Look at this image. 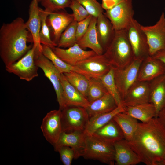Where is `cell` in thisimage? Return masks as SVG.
<instances>
[{
    "label": "cell",
    "mask_w": 165,
    "mask_h": 165,
    "mask_svg": "<svg viewBox=\"0 0 165 165\" xmlns=\"http://www.w3.org/2000/svg\"><path fill=\"white\" fill-rule=\"evenodd\" d=\"M127 143L146 165H163L165 158V129L157 117L138 123Z\"/></svg>",
    "instance_id": "cell-1"
},
{
    "label": "cell",
    "mask_w": 165,
    "mask_h": 165,
    "mask_svg": "<svg viewBox=\"0 0 165 165\" xmlns=\"http://www.w3.org/2000/svg\"><path fill=\"white\" fill-rule=\"evenodd\" d=\"M31 36L21 17L3 23L0 29V56L6 66L17 61L32 47L27 44L33 42Z\"/></svg>",
    "instance_id": "cell-2"
},
{
    "label": "cell",
    "mask_w": 165,
    "mask_h": 165,
    "mask_svg": "<svg viewBox=\"0 0 165 165\" xmlns=\"http://www.w3.org/2000/svg\"><path fill=\"white\" fill-rule=\"evenodd\" d=\"M104 53L113 68H123L132 62L134 56L125 29L115 31Z\"/></svg>",
    "instance_id": "cell-3"
},
{
    "label": "cell",
    "mask_w": 165,
    "mask_h": 165,
    "mask_svg": "<svg viewBox=\"0 0 165 165\" xmlns=\"http://www.w3.org/2000/svg\"><path fill=\"white\" fill-rule=\"evenodd\" d=\"M113 144L93 135H86V146L82 157L86 159L97 160L107 164L114 165L115 152Z\"/></svg>",
    "instance_id": "cell-4"
},
{
    "label": "cell",
    "mask_w": 165,
    "mask_h": 165,
    "mask_svg": "<svg viewBox=\"0 0 165 165\" xmlns=\"http://www.w3.org/2000/svg\"><path fill=\"white\" fill-rule=\"evenodd\" d=\"M61 110L62 132H84L90 119L85 108L68 105Z\"/></svg>",
    "instance_id": "cell-5"
},
{
    "label": "cell",
    "mask_w": 165,
    "mask_h": 165,
    "mask_svg": "<svg viewBox=\"0 0 165 165\" xmlns=\"http://www.w3.org/2000/svg\"><path fill=\"white\" fill-rule=\"evenodd\" d=\"M41 50L36 47L34 57L35 63L42 70L45 75L52 84L56 94L59 109L62 110L65 107V105L60 79L61 73L51 61L43 54Z\"/></svg>",
    "instance_id": "cell-6"
},
{
    "label": "cell",
    "mask_w": 165,
    "mask_h": 165,
    "mask_svg": "<svg viewBox=\"0 0 165 165\" xmlns=\"http://www.w3.org/2000/svg\"><path fill=\"white\" fill-rule=\"evenodd\" d=\"M36 47L33 45L26 53L18 61L6 66V70L27 82L38 77V67L36 64L34 59Z\"/></svg>",
    "instance_id": "cell-7"
},
{
    "label": "cell",
    "mask_w": 165,
    "mask_h": 165,
    "mask_svg": "<svg viewBox=\"0 0 165 165\" xmlns=\"http://www.w3.org/2000/svg\"><path fill=\"white\" fill-rule=\"evenodd\" d=\"M143 60L134 59L123 68H113L116 85L122 100L130 87L137 81L138 73Z\"/></svg>",
    "instance_id": "cell-8"
},
{
    "label": "cell",
    "mask_w": 165,
    "mask_h": 165,
    "mask_svg": "<svg viewBox=\"0 0 165 165\" xmlns=\"http://www.w3.org/2000/svg\"><path fill=\"white\" fill-rule=\"evenodd\" d=\"M125 29L133 50L134 59L143 60L149 55L147 37L138 22L134 18Z\"/></svg>",
    "instance_id": "cell-9"
},
{
    "label": "cell",
    "mask_w": 165,
    "mask_h": 165,
    "mask_svg": "<svg viewBox=\"0 0 165 165\" xmlns=\"http://www.w3.org/2000/svg\"><path fill=\"white\" fill-rule=\"evenodd\" d=\"M75 66L87 77L100 79L112 68L104 53L91 56L78 62Z\"/></svg>",
    "instance_id": "cell-10"
},
{
    "label": "cell",
    "mask_w": 165,
    "mask_h": 165,
    "mask_svg": "<svg viewBox=\"0 0 165 165\" xmlns=\"http://www.w3.org/2000/svg\"><path fill=\"white\" fill-rule=\"evenodd\" d=\"M104 13L115 31L125 29L134 19L132 0H124Z\"/></svg>",
    "instance_id": "cell-11"
},
{
    "label": "cell",
    "mask_w": 165,
    "mask_h": 165,
    "mask_svg": "<svg viewBox=\"0 0 165 165\" xmlns=\"http://www.w3.org/2000/svg\"><path fill=\"white\" fill-rule=\"evenodd\" d=\"M141 28L147 39L149 55L152 56L165 47V15L163 12L159 19L152 26H144Z\"/></svg>",
    "instance_id": "cell-12"
},
{
    "label": "cell",
    "mask_w": 165,
    "mask_h": 165,
    "mask_svg": "<svg viewBox=\"0 0 165 165\" xmlns=\"http://www.w3.org/2000/svg\"><path fill=\"white\" fill-rule=\"evenodd\" d=\"M41 129L46 140L53 146L62 132L61 110H52L42 120Z\"/></svg>",
    "instance_id": "cell-13"
},
{
    "label": "cell",
    "mask_w": 165,
    "mask_h": 165,
    "mask_svg": "<svg viewBox=\"0 0 165 165\" xmlns=\"http://www.w3.org/2000/svg\"><path fill=\"white\" fill-rule=\"evenodd\" d=\"M73 20L72 14L64 10L49 13L46 22L50 30L52 40L57 45L62 33Z\"/></svg>",
    "instance_id": "cell-14"
},
{
    "label": "cell",
    "mask_w": 165,
    "mask_h": 165,
    "mask_svg": "<svg viewBox=\"0 0 165 165\" xmlns=\"http://www.w3.org/2000/svg\"><path fill=\"white\" fill-rule=\"evenodd\" d=\"M149 82L136 81L128 90L122 100L123 107L149 102Z\"/></svg>",
    "instance_id": "cell-15"
},
{
    "label": "cell",
    "mask_w": 165,
    "mask_h": 165,
    "mask_svg": "<svg viewBox=\"0 0 165 165\" xmlns=\"http://www.w3.org/2000/svg\"><path fill=\"white\" fill-rule=\"evenodd\" d=\"M165 74V64L160 60L148 56L143 61L137 81L149 82Z\"/></svg>",
    "instance_id": "cell-16"
},
{
    "label": "cell",
    "mask_w": 165,
    "mask_h": 165,
    "mask_svg": "<svg viewBox=\"0 0 165 165\" xmlns=\"http://www.w3.org/2000/svg\"><path fill=\"white\" fill-rule=\"evenodd\" d=\"M61 146H67L72 148L75 152L74 159L82 156L86 146V135L84 132H62L54 147L55 148Z\"/></svg>",
    "instance_id": "cell-17"
},
{
    "label": "cell",
    "mask_w": 165,
    "mask_h": 165,
    "mask_svg": "<svg viewBox=\"0 0 165 165\" xmlns=\"http://www.w3.org/2000/svg\"><path fill=\"white\" fill-rule=\"evenodd\" d=\"M52 50L54 53L63 61L73 66L79 62L96 54L92 50H86L76 43L67 48L55 47Z\"/></svg>",
    "instance_id": "cell-18"
},
{
    "label": "cell",
    "mask_w": 165,
    "mask_h": 165,
    "mask_svg": "<svg viewBox=\"0 0 165 165\" xmlns=\"http://www.w3.org/2000/svg\"><path fill=\"white\" fill-rule=\"evenodd\" d=\"M115 162L116 165H135L141 163L140 159L124 139L114 144Z\"/></svg>",
    "instance_id": "cell-19"
},
{
    "label": "cell",
    "mask_w": 165,
    "mask_h": 165,
    "mask_svg": "<svg viewBox=\"0 0 165 165\" xmlns=\"http://www.w3.org/2000/svg\"><path fill=\"white\" fill-rule=\"evenodd\" d=\"M38 0H32L30 5L29 18L25 22V26L31 33L33 45L42 49V44L39 41V33L41 29V21L39 15L40 8Z\"/></svg>",
    "instance_id": "cell-20"
},
{
    "label": "cell",
    "mask_w": 165,
    "mask_h": 165,
    "mask_svg": "<svg viewBox=\"0 0 165 165\" xmlns=\"http://www.w3.org/2000/svg\"><path fill=\"white\" fill-rule=\"evenodd\" d=\"M60 79L65 106L73 105L87 107L90 103L87 99L68 82L64 74L61 73Z\"/></svg>",
    "instance_id": "cell-21"
},
{
    "label": "cell",
    "mask_w": 165,
    "mask_h": 165,
    "mask_svg": "<svg viewBox=\"0 0 165 165\" xmlns=\"http://www.w3.org/2000/svg\"><path fill=\"white\" fill-rule=\"evenodd\" d=\"M149 84V102L155 107L157 117L159 112L165 107V74L150 81Z\"/></svg>",
    "instance_id": "cell-22"
},
{
    "label": "cell",
    "mask_w": 165,
    "mask_h": 165,
    "mask_svg": "<svg viewBox=\"0 0 165 165\" xmlns=\"http://www.w3.org/2000/svg\"><path fill=\"white\" fill-rule=\"evenodd\" d=\"M96 30L98 41L105 52L113 38L115 31L104 13L97 17Z\"/></svg>",
    "instance_id": "cell-23"
},
{
    "label": "cell",
    "mask_w": 165,
    "mask_h": 165,
    "mask_svg": "<svg viewBox=\"0 0 165 165\" xmlns=\"http://www.w3.org/2000/svg\"><path fill=\"white\" fill-rule=\"evenodd\" d=\"M97 17L93 16L88 28L84 35L77 43L83 49L89 48L97 54H101L104 51L99 43L96 30Z\"/></svg>",
    "instance_id": "cell-24"
},
{
    "label": "cell",
    "mask_w": 165,
    "mask_h": 165,
    "mask_svg": "<svg viewBox=\"0 0 165 165\" xmlns=\"http://www.w3.org/2000/svg\"><path fill=\"white\" fill-rule=\"evenodd\" d=\"M92 135L113 144L117 141L124 139L121 128L113 119L96 131Z\"/></svg>",
    "instance_id": "cell-25"
},
{
    "label": "cell",
    "mask_w": 165,
    "mask_h": 165,
    "mask_svg": "<svg viewBox=\"0 0 165 165\" xmlns=\"http://www.w3.org/2000/svg\"><path fill=\"white\" fill-rule=\"evenodd\" d=\"M117 107L114 98L107 92L101 98L90 103L86 108L90 118L98 114L109 112Z\"/></svg>",
    "instance_id": "cell-26"
},
{
    "label": "cell",
    "mask_w": 165,
    "mask_h": 165,
    "mask_svg": "<svg viewBox=\"0 0 165 165\" xmlns=\"http://www.w3.org/2000/svg\"><path fill=\"white\" fill-rule=\"evenodd\" d=\"M123 112L142 123H146L156 117V109L154 105L150 102L133 106L123 107Z\"/></svg>",
    "instance_id": "cell-27"
},
{
    "label": "cell",
    "mask_w": 165,
    "mask_h": 165,
    "mask_svg": "<svg viewBox=\"0 0 165 165\" xmlns=\"http://www.w3.org/2000/svg\"><path fill=\"white\" fill-rule=\"evenodd\" d=\"M124 111L123 107H117L109 112L98 114L90 118L84 131L85 134L86 135H92L96 131L112 119L116 115Z\"/></svg>",
    "instance_id": "cell-28"
},
{
    "label": "cell",
    "mask_w": 165,
    "mask_h": 165,
    "mask_svg": "<svg viewBox=\"0 0 165 165\" xmlns=\"http://www.w3.org/2000/svg\"><path fill=\"white\" fill-rule=\"evenodd\" d=\"M113 119L121 128L124 139L127 141H130L138 127L139 123L138 120L123 112L117 114Z\"/></svg>",
    "instance_id": "cell-29"
},
{
    "label": "cell",
    "mask_w": 165,
    "mask_h": 165,
    "mask_svg": "<svg viewBox=\"0 0 165 165\" xmlns=\"http://www.w3.org/2000/svg\"><path fill=\"white\" fill-rule=\"evenodd\" d=\"M41 51L43 54L51 61L61 73L64 74L74 71L83 75L82 71L76 66L69 65L61 60L54 53L50 47L42 44Z\"/></svg>",
    "instance_id": "cell-30"
},
{
    "label": "cell",
    "mask_w": 165,
    "mask_h": 165,
    "mask_svg": "<svg viewBox=\"0 0 165 165\" xmlns=\"http://www.w3.org/2000/svg\"><path fill=\"white\" fill-rule=\"evenodd\" d=\"M64 74L68 82L86 98L90 78L74 71Z\"/></svg>",
    "instance_id": "cell-31"
},
{
    "label": "cell",
    "mask_w": 165,
    "mask_h": 165,
    "mask_svg": "<svg viewBox=\"0 0 165 165\" xmlns=\"http://www.w3.org/2000/svg\"><path fill=\"white\" fill-rule=\"evenodd\" d=\"M49 13L44 9L40 8L41 26L39 33V41L41 44L47 46L52 49L57 45L52 40L50 30L46 23V19Z\"/></svg>",
    "instance_id": "cell-32"
},
{
    "label": "cell",
    "mask_w": 165,
    "mask_h": 165,
    "mask_svg": "<svg viewBox=\"0 0 165 165\" xmlns=\"http://www.w3.org/2000/svg\"><path fill=\"white\" fill-rule=\"evenodd\" d=\"M100 79L107 92L115 100L117 106L123 107L122 100L114 79L113 68H112L108 72Z\"/></svg>",
    "instance_id": "cell-33"
},
{
    "label": "cell",
    "mask_w": 165,
    "mask_h": 165,
    "mask_svg": "<svg viewBox=\"0 0 165 165\" xmlns=\"http://www.w3.org/2000/svg\"><path fill=\"white\" fill-rule=\"evenodd\" d=\"M77 22L74 20L62 33L57 47L67 48L77 43L76 36Z\"/></svg>",
    "instance_id": "cell-34"
},
{
    "label": "cell",
    "mask_w": 165,
    "mask_h": 165,
    "mask_svg": "<svg viewBox=\"0 0 165 165\" xmlns=\"http://www.w3.org/2000/svg\"><path fill=\"white\" fill-rule=\"evenodd\" d=\"M107 92L100 79L90 78L86 96L90 103L101 98Z\"/></svg>",
    "instance_id": "cell-35"
},
{
    "label": "cell",
    "mask_w": 165,
    "mask_h": 165,
    "mask_svg": "<svg viewBox=\"0 0 165 165\" xmlns=\"http://www.w3.org/2000/svg\"><path fill=\"white\" fill-rule=\"evenodd\" d=\"M72 0H40L45 10L49 13L64 10L69 7Z\"/></svg>",
    "instance_id": "cell-36"
},
{
    "label": "cell",
    "mask_w": 165,
    "mask_h": 165,
    "mask_svg": "<svg viewBox=\"0 0 165 165\" xmlns=\"http://www.w3.org/2000/svg\"><path fill=\"white\" fill-rule=\"evenodd\" d=\"M81 4L87 10L90 15L97 17L103 13L101 4L97 0H74Z\"/></svg>",
    "instance_id": "cell-37"
},
{
    "label": "cell",
    "mask_w": 165,
    "mask_h": 165,
    "mask_svg": "<svg viewBox=\"0 0 165 165\" xmlns=\"http://www.w3.org/2000/svg\"><path fill=\"white\" fill-rule=\"evenodd\" d=\"M69 7L73 12L74 20L77 22L85 19L90 15L86 9L76 1L72 0Z\"/></svg>",
    "instance_id": "cell-38"
},
{
    "label": "cell",
    "mask_w": 165,
    "mask_h": 165,
    "mask_svg": "<svg viewBox=\"0 0 165 165\" xmlns=\"http://www.w3.org/2000/svg\"><path fill=\"white\" fill-rule=\"evenodd\" d=\"M54 149L59 153L61 160L64 165H71L75 157V151L72 148L67 146H61Z\"/></svg>",
    "instance_id": "cell-39"
},
{
    "label": "cell",
    "mask_w": 165,
    "mask_h": 165,
    "mask_svg": "<svg viewBox=\"0 0 165 165\" xmlns=\"http://www.w3.org/2000/svg\"><path fill=\"white\" fill-rule=\"evenodd\" d=\"M93 16L90 15L85 19L77 22L76 36L77 41L80 39L87 31Z\"/></svg>",
    "instance_id": "cell-40"
},
{
    "label": "cell",
    "mask_w": 165,
    "mask_h": 165,
    "mask_svg": "<svg viewBox=\"0 0 165 165\" xmlns=\"http://www.w3.org/2000/svg\"><path fill=\"white\" fill-rule=\"evenodd\" d=\"M124 0H102L101 4L103 9L105 11L113 8Z\"/></svg>",
    "instance_id": "cell-41"
},
{
    "label": "cell",
    "mask_w": 165,
    "mask_h": 165,
    "mask_svg": "<svg viewBox=\"0 0 165 165\" xmlns=\"http://www.w3.org/2000/svg\"><path fill=\"white\" fill-rule=\"evenodd\" d=\"M152 56L160 60L165 64V47Z\"/></svg>",
    "instance_id": "cell-42"
},
{
    "label": "cell",
    "mask_w": 165,
    "mask_h": 165,
    "mask_svg": "<svg viewBox=\"0 0 165 165\" xmlns=\"http://www.w3.org/2000/svg\"><path fill=\"white\" fill-rule=\"evenodd\" d=\"M156 117L165 129V107L159 112Z\"/></svg>",
    "instance_id": "cell-43"
},
{
    "label": "cell",
    "mask_w": 165,
    "mask_h": 165,
    "mask_svg": "<svg viewBox=\"0 0 165 165\" xmlns=\"http://www.w3.org/2000/svg\"><path fill=\"white\" fill-rule=\"evenodd\" d=\"M163 165H165V158L164 161V162L163 163Z\"/></svg>",
    "instance_id": "cell-44"
},
{
    "label": "cell",
    "mask_w": 165,
    "mask_h": 165,
    "mask_svg": "<svg viewBox=\"0 0 165 165\" xmlns=\"http://www.w3.org/2000/svg\"><path fill=\"white\" fill-rule=\"evenodd\" d=\"M38 2H40V0H38Z\"/></svg>",
    "instance_id": "cell-45"
}]
</instances>
